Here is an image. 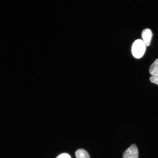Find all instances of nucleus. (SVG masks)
Segmentation results:
<instances>
[{
    "instance_id": "f257e3e1",
    "label": "nucleus",
    "mask_w": 158,
    "mask_h": 158,
    "mask_svg": "<svg viewBox=\"0 0 158 158\" xmlns=\"http://www.w3.org/2000/svg\"><path fill=\"white\" fill-rule=\"evenodd\" d=\"M146 49V45L143 41L140 39L137 40L132 45V54L136 58H141L145 54Z\"/></svg>"
},
{
    "instance_id": "f03ea898",
    "label": "nucleus",
    "mask_w": 158,
    "mask_h": 158,
    "mask_svg": "<svg viewBox=\"0 0 158 158\" xmlns=\"http://www.w3.org/2000/svg\"><path fill=\"white\" fill-rule=\"evenodd\" d=\"M138 151L137 146L133 144L124 152L123 158H138Z\"/></svg>"
},
{
    "instance_id": "7ed1b4c3",
    "label": "nucleus",
    "mask_w": 158,
    "mask_h": 158,
    "mask_svg": "<svg viewBox=\"0 0 158 158\" xmlns=\"http://www.w3.org/2000/svg\"><path fill=\"white\" fill-rule=\"evenodd\" d=\"M142 36L146 46H149L153 36L151 30L149 29L143 30L142 32Z\"/></svg>"
},
{
    "instance_id": "20e7f679",
    "label": "nucleus",
    "mask_w": 158,
    "mask_h": 158,
    "mask_svg": "<svg viewBox=\"0 0 158 158\" xmlns=\"http://www.w3.org/2000/svg\"><path fill=\"white\" fill-rule=\"evenodd\" d=\"M149 72L152 76H158V59L151 65L149 69Z\"/></svg>"
},
{
    "instance_id": "39448f33",
    "label": "nucleus",
    "mask_w": 158,
    "mask_h": 158,
    "mask_svg": "<svg viewBox=\"0 0 158 158\" xmlns=\"http://www.w3.org/2000/svg\"><path fill=\"white\" fill-rule=\"evenodd\" d=\"M76 156L77 158H90L87 152L83 149L78 150L76 152Z\"/></svg>"
},
{
    "instance_id": "423d86ee",
    "label": "nucleus",
    "mask_w": 158,
    "mask_h": 158,
    "mask_svg": "<svg viewBox=\"0 0 158 158\" xmlns=\"http://www.w3.org/2000/svg\"><path fill=\"white\" fill-rule=\"evenodd\" d=\"M150 81L152 83L157 84L158 85V76H152L150 78Z\"/></svg>"
},
{
    "instance_id": "0eeeda50",
    "label": "nucleus",
    "mask_w": 158,
    "mask_h": 158,
    "mask_svg": "<svg viewBox=\"0 0 158 158\" xmlns=\"http://www.w3.org/2000/svg\"><path fill=\"white\" fill-rule=\"evenodd\" d=\"M56 158H71L70 156L67 153H63L59 155Z\"/></svg>"
}]
</instances>
